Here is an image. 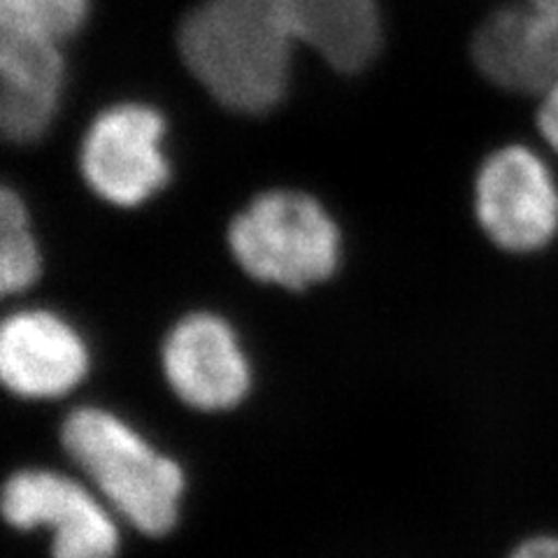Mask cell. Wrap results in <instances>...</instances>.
<instances>
[{"label": "cell", "instance_id": "obj_13", "mask_svg": "<svg viewBox=\"0 0 558 558\" xmlns=\"http://www.w3.org/2000/svg\"><path fill=\"white\" fill-rule=\"evenodd\" d=\"M92 0H0V31L61 45L89 20Z\"/></svg>", "mask_w": 558, "mask_h": 558}, {"label": "cell", "instance_id": "obj_3", "mask_svg": "<svg viewBox=\"0 0 558 558\" xmlns=\"http://www.w3.org/2000/svg\"><path fill=\"white\" fill-rule=\"evenodd\" d=\"M61 438L73 461L135 529L161 535L174 526L182 470L135 430L108 412L80 410L65 418Z\"/></svg>", "mask_w": 558, "mask_h": 558}, {"label": "cell", "instance_id": "obj_9", "mask_svg": "<svg viewBox=\"0 0 558 558\" xmlns=\"http://www.w3.org/2000/svg\"><path fill=\"white\" fill-rule=\"evenodd\" d=\"M63 80L61 45L0 31V129L10 143L31 145L51 129Z\"/></svg>", "mask_w": 558, "mask_h": 558}, {"label": "cell", "instance_id": "obj_16", "mask_svg": "<svg viewBox=\"0 0 558 558\" xmlns=\"http://www.w3.org/2000/svg\"><path fill=\"white\" fill-rule=\"evenodd\" d=\"M526 3H531V5L539 8V10H547V12L558 16V0H526Z\"/></svg>", "mask_w": 558, "mask_h": 558}, {"label": "cell", "instance_id": "obj_15", "mask_svg": "<svg viewBox=\"0 0 558 558\" xmlns=\"http://www.w3.org/2000/svg\"><path fill=\"white\" fill-rule=\"evenodd\" d=\"M510 558H558V537L539 535L521 543Z\"/></svg>", "mask_w": 558, "mask_h": 558}, {"label": "cell", "instance_id": "obj_6", "mask_svg": "<svg viewBox=\"0 0 558 558\" xmlns=\"http://www.w3.org/2000/svg\"><path fill=\"white\" fill-rule=\"evenodd\" d=\"M3 512L16 529L54 531V558H114L119 535L102 505L77 482L47 470L16 473L3 492Z\"/></svg>", "mask_w": 558, "mask_h": 558}, {"label": "cell", "instance_id": "obj_2", "mask_svg": "<svg viewBox=\"0 0 558 558\" xmlns=\"http://www.w3.org/2000/svg\"><path fill=\"white\" fill-rule=\"evenodd\" d=\"M340 229L328 209L305 191L270 189L231 219L229 250L258 282L303 291L336 272Z\"/></svg>", "mask_w": 558, "mask_h": 558}, {"label": "cell", "instance_id": "obj_11", "mask_svg": "<svg viewBox=\"0 0 558 558\" xmlns=\"http://www.w3.org/2000/svg\"><path fill=\"white\" fill-rule=\"evenodd\" d=\"M299 45L328 68L356 75L368 68L384 43L377 0H291Z\"/></svg>", "mask_w": 558, "mask_h": 558}, {"label": "cell", "instance_id": "obj_10", "mask_svg": "<svg viewBox=\"0 0 558 558\" xmlns=\"http://www.w3.org/2000/svg\"><path fill=\"white\" fill-rule=\"evenodd\" d=\"M86 349L80 336L57 314L20 312L0 336V373L8 387L26 398H54L84 377Z\"/></svg>", "mask_w": 558, "mask_h": 558}, {"label": "cell", "instance_id": "obj_7", "mask_svg": "<svg viewBox=\"0 0 558 558\" xmlns=\"http://www.w3.org/2000/svg\"><path fill=\"white\" fill-rule=\"evenodd\" d=\"M470 54L500 89L545 94L558 82V16L531 3L502 8L480 24Z\"/></svg>", "mask_w": 558, "mask_h": 558}, {"label": "cell", "instance_id": "obj_8", "mask_svg": "<svg viewBox=\"0 0 558 558\" xmlns=\"http://www.w3.org/2000/svg\"><path fill=\"white\" fill-rule=\"evenodd\" d=\"M170 387L198 410L240 403L250 387V368L229 324L213 314H191L172 328L163 349Z\"/></svg>", "mask_w": 558, "mask_h": 558}, {"label": "cell", "instance_id": "obj_5", "mask_svg": "<svg viewBox=\"0 0 558 558\" xmlns=\"http://www.w3.org/2000/svg\"><path fill=\"white\" fill-rule=\"evenodd\" d=\"M166 119L147 102H117L96 114L80 145V172L114 207L151 201L170 180Z\"/></svg>", "mask_w": 558, "mask_h": 558}, {"label": "cell", "instance_id": "obj_14", "mask_svg": "<svg viewBox=\"0 0 558 558\" xmlns=\"http://www.w3.org/2000/svg\"><path fill=\"white\" fill-rule=\"evenodd\" d=\"M537 131L545 145L558 156V82L543 94L537 108Z\"/></svg>", "mask_w": 558, "mask_h": 558}, {"label": "cell", "instance_id": "obj_4", "mask_svg": "<svg viewBox=\"0 0 558 558\" xmlns=\"http://www.w3.org/2000/svg\"><path fill=\"white\" fill-rule=\"evenodd\" d=\"M475 217L496 247L535 254L558 238V178L529 145H502L475 174Z\"/></svg>", "mask_w": 558, "mask_h": 558}, {"label": "cell", "instance_id": "obj_12", "mask_svg": "<svg viewBox=\"0 0 558 558\" xmlns=\"http://www.w3.org/2000/svg\"><path fill=\"white\" fill-rule=\"evenodd\" d=\"M40 277V250L35 242L24 198L5 186L0 196V287L3 293L26 291Z\"/></svg>", "mask_w": 558, "mask_h": 558}, {"label": "cell", "instance_id": "obj_1", "mask_svg": "<svg viewBox=\"0 0 558 558\" xmlns=\"http://www.w3.org/2000/svg\"><path fill=\"white\" fill-rule=\"evenodd\" d=\"M295 47L291 0H201L178 28L189 75L223 110L244 117L284 100Z\"/></svg>", "mask_w": 558, "mask_h": 558}]
</instances>
